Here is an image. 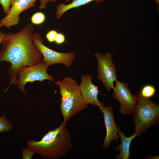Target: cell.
I'll use <instances>...</instances> for the list:
<instances>
[{
	"mask_svg": "<svg viewBox=\"0 0 159 159\" xmlns=\"http://www.w3.org/2000/svg\"><path fill=\"white\" fill-rule=\"evenodd\" d=\"M64 36L62 33H58L56 36L55 42L58 44H61L65 42Z\"/></svg>",
	"mask_w": 159,
	"mask_h": 159,
	"instance_id": "obj_20",
	"label": "cell"
},
{
	"mask_svg": "<svg viewBox=\"0 0 159 159\" xmlns=\"http://www.w3.org/2000/svg\"><path fill=\"white\" fill-rule=\"evenodd\" d=\"M34 153L29 148L25 147L22 151L23 159H31Z\"/></svg>",
	"mask_w": 159,
	"mask_h": 159,
	"instance_id": "obj_18",
	"label": "cell"
},
{
	"mask_svg": "<svg viewBox=\"0 0 159 159\" xmlns=\"http://www.w3.org/2000/svg\"><path fill=\"white\" fill-rule=\"evenodd\" d=\"M118 134L120 137L121 142L115 151L118 153L115 157L117 159H128L130 158V146L132 141L137 137L141 134L135 132L131 136L127 137H126L124 133L121 131L119 127L118 126Z\"/></svg>",
	"mask_w": 159,
	"mask_h": 159,
	"instance_id": "obj_12",
	"label": "cell"
},
{
	"mask_svg": "<svg viewBox=\"0 0 159 159\" xmlns=\"http://www.w3.org/2000/svg\"><path fill=\"white\" fill-rule=\"evenodd\" d=\"M45 19L44 14L41 12H37L34 14L32 16L31 21L34 24L39 25L44 22Z\"/></svg>",
	"mask_w": 159,
	"mask_h": 159,
	"instance_id": "obj_16",
	"label": "cell"
},
{
	"mask_svg": "<svg viewBox=\"0 0 159 159\" xmlns=\"http://www.w3.org/2000/svg\"><path fill=\"white\" fill-rule=\"evenodd\" d=\"M5 34V33H1L0 30V44L2 43L3 38L4 37Z\"/></svg>",
	"mask_w": 159,
	"mask_h": 159,
	"instance_id": "obj_23",
	"label": "cell"
},
{
	"mask_svg": "<svg viewBox=\"0 0 159 159\" xmlns=\"http://www.w3.org/2000/svg\"><path fill=\"white\" fill-rule=\"evenodd\" d=\"M54 83L59 88L60 110L63 121L66 122L76 114L87 108V105L84 102L79 85L73 78L65 77Z\"/></svg>",
	"mask_w": 159,
	"mask_h": 159,
	"instance_id": "obj_3",
	"label": "cell"
},
{
	"mask_svg": "<svg viewBox=\"0 0 159 159\" xmlns=\"http://www.w3.org/2000/svg\"><path fill=\"white\" fill-rule=\"evenodd\" d=\"M155 2L158 4H159V0H154Z\"/></svg>",
	"mask_w": 159,
	"mask_h": 159,
	"instance_id": "obj_25",
	"label": "cell"
},
{
	"mask_svg": "<svg viewBox=\"0 0 159 159\" xmlns=\"http://www.w3.org/2000/svg\"><path fill=\"white\" fill-rule=\"evenodd\" d=\"M81 82L79 88L84 103L90 104L99 107L104 106V103L100 102L98 100L97 96L99 91L97 87L92 82V76L90 74L81 75Z\"/></svg>",
	"mask_w": 159,
	"mask_h": 159,
	"instance_id": "obj_10",
	"label": "cell"
},
{
	"mask_svg": "<svg viewBox=\"0 0 159 159\" xmlns=\"http://www.w3.org/2000/svg\"><path fill=\"white\" fill-rule=\"evenodd\" d=\"M145 158L149 159H159V156L147 155L145 156Z\"/></svg>",
	"mask_w": 159,
	"mask_h": 159,
	"instance_id": "obj_22",
	"label": "cell"
},
{
	"mask_svg": "<svg viewBox=\"0 0 159 159\" xmlns=\"http://www.w3.org/2000/svg\"><path fill=\"white\" fill-rule=\"evenodd\" d=\"M66 123L49 131L40 140H29L27 145L34 153L47 159L59 158L65 155L71 149V138L66 128Z\"/></svg>",
	"mask_w": 159,
	"mask_h": 159,
	"instance_id": "obj_2",
	"label": "cell"
},
{
	"mask_svg": "<svg viewBox=\"0 0 159 159\" xmlns=\"http://www.w3.org/2000/svg\"><path fill=\"white\" fill-rule=\"evenodd\" d=\"M115 82L112 97L120 103L119 112L123 115L130 114L136 104L137 98L131 93L128 84L118 80Z\"/></svg>",
	"mask_w": 159,
	"mask_h": 159,
	"instance_id": "obj_8",
	"label": "cell"
},
{
	"mask_svg": "<svg viewBox=\"0 0 159 159\" xmlns=\"http://www.w3.org/2000/svg\"><path fill=\"white\" fill-rule=\"evenodd\" d=\"M136 104L131 113L135 127V132L140 134L146 132L152 126L159 122V105L150 99L135 95Z\"/></svg>",
	"mask_w": 159,
	"mask_h": 159,
	"instance_id": "obj_4",
	"label": "cell"
},
{
	"mask_svg": "<svg viewBox=\"0 0 159 159\" xmlns=\"http://www.w3.org/2000/svg\"><path fill=\"white\" fill-rule=\"evenodd\" d=\"M105 0H72L70 4H60L57 5L56 16L57 18H60L67 11L76 8H78L81 6L90 3V2L95 1L97 3H102Z\"/></svg>",
	"mask_w": 159,
	"mask_h": 159,
	"instance_id": "obj_13",
	"label": "cell"
},
{
	"mask_svg": "<svg viewBox=\"0 0 159 159\" xmlns=\"http://www.w3.org/2000/svg\"><path fill=\"white\" fill-rule=\"evenodd\" d=\"M14 0H0V4L2 6L4 13L6 15L10 9V6Z\"/></svg>",
	"mask_w": 159,
	"mask_h": 159,
	"instance_id": "obj_17",
	"label": "cell"
},
{
	"mask_svg": "<svg viewBox=\"0 0 159 159\" xmlns=\"http://www.w3.org/2000/svg\"><path fill=\"white\" fill-rule=\"evenodd\" d=\"M12 123L9 121L6 116L3 115L0 117V132H9L12 128Z\"/></svg>",
	"mask_w": 159,
	"mask_h": 159,
	"instance_id": "obj_15",
	"label": "cell"
},
{
	"mask_svg": "<svg viewBox=\"0 0 159 159\" xmlns=\"http://www.w3.org/2000/svg\"><path fill=\"white\" fill-rule=\"evenodd\" d=\"M97 63V78L100 80L108 92L114 87L113 83L117 80V69L112 60L110 52L94 54Z\"/></svg>",
	"mask_w": 159,
	"mask_h": 159,
	"instance_id": "obj_6",
	"label": "cell"
},
{
	"mask_svg": "<svg viewBox=\"0 0 159 159\" xmlns=\"http://www.w3.org/2000/svg\"><path fill=\"white\" fill-rule=\"evenodd\" d=\"M57 0H54L52 2V3H54L55 1H56ZM66 2H69L71 1V0H64Z\"/></svg>",
	"mask_w": 159,
	"mask_h": 159,
	"instance_id": "obj_24",
	"label": "cell"
},
{
	"mask_svg": "<svg viewBox=\"0 0 159 159\" xmlns=\"http://www.w3.org/2000/svg\"><path fill=\"white\" fill-rule=\"evenodd\" d=\"M40 2L39 7L40 9H45L47 8V4L49 2H52L54 0H39Z\"/></svg>",
	"mask_w": 159,
	"mask_h": 159,
	"instance_id": "obj_21",
	"label": "cell"
},
{
	"mask_svg": "<svg viewBox=\"0 0 159 159\" xmlns=\"http://www.w3.org/2000/svg\"><path fill=\"white\" fill-rule=\"evenodd\" d=\"M32 39L34 44L43 56L42 61L47 66L57 63L62 64L67 67L71 66L75 59L74 52L63 53L52 50L43 44V39L37 32L33 34Z\"/></svg>",
	"mask_w": 159,
	"mask_h": 159,
	"instance_id": "obj_5",
	"label": "cell"
},
{
	"mask_svg": "<svg viewBox=\"0 0 159 159\" xmlns=\"http://www.w3.org/2000/svg\"><path fill=\"white\" fill-rule=\"evenodd\" d=\"M34 29L33 24L30 23L16 33L5 34L3 38L0 62L6 61L11 63L8 70L10 86L16 84L21 68L34 65L42 61L43 56L33 41Z\"/></svg>",
	"mask_w": 159,
	"mask_h": 159,
	"instance_id": "obj_1",
	"label": "cell"
},
{
	"mask_svg": "<svg viewBox=\"0 0 159 159\" xmlns=\"http://www.w3.org/2000/svg\"><path fill=\"white\" fill-rule=\"evenodd\" d=\"M112 108V106H104L99 107L103 114L104 121L106 130V135L102 146L105 149L109 147L112 141H118L120 138L117 135L118 127L116 124Z\"/></svg>",
	"mask_w": 159,
	"mask_h": 159,
	"instance_id": "obj_11",
	"label": "cell"
},
{
	"mask_svg": "<svg viewBox=\"0 0 159 159\" xmlns=\"http://www.w3.org/2000/svg\"><path fill=\"white\" fill-rule=\"evenodd\" d=\"M155 92V89L153 86L147 85L143 86L136 95L143 98L150 99L154 95Z\"/></svg>",
	"mask_w": 159,
	"mask_h": 159,
	"instance_id": "obj_14",
	"label": "cell"
},
{
	"mask_svg": "<svg viewBox=\"0 0 159 159\" xmlns=\"http://www.w3.org/2000/svg\"><path fill=\"white\" fill-rule=\"evenodd\" d=\"M48 68V67L42 61L34 65L21 68L18 72L16 82L20 90L25 95L26 94L25 86L28 82L32 83L35 81L42 82L45 80L54 81V77L47 71Z\"/></svg>",
	"mask_w": 159,
	"mask_h": 159,
	"instance_id": "obj_7",
	"label": "cell"
},
{
	"mask_svg": "<svg viewBox=\"0 0 159 159\" xmlns=\"http://www.w3.org/2000/svg\"><path fill=\"white\" fill-rule=\"evenodd\" d=\"M58 32L55 30H51L46 35L47 40L50 42H55V38Z\"/></svg>",
	"mask_w": 159,
	"mask_h": 159,
	"instance_id": "obj_19",
	"label": "cell"
},
{
	"mask_svg": "<svg viewBox=\"0 0 159 159\" xmlns=\"http://www.w3.org/2000/svg\"><path fill=\"white\" fill-rule=\"evenodd\" d=\"M36 0H14L6 16L0 21V27L7 28L18 24L20 20L19 15L23 11L35 6Z\"/></svg>",
	"mask_w": 159,
	"mask_h": 159,
	"instance_id": "obj_9",
	"label": "cell"
}]
</instances>
